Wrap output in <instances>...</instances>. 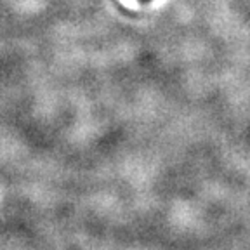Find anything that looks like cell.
Masks as SVG:
<instances>
[{
	"label": "cell",
	"mask_w": 250,
	"mask_h": 250,
	"mask_svg": "<svg viewBox=\"0 0 250 250\" xmlns=\"http://www.w3.org/2000/svg\"><path fill=\"white\" fill-rule=\"evenodd\" d=\"M143 2H148V0H143Z\"/></svg>",
	"instance_id": "6da1fadb"
}]
</instances>
